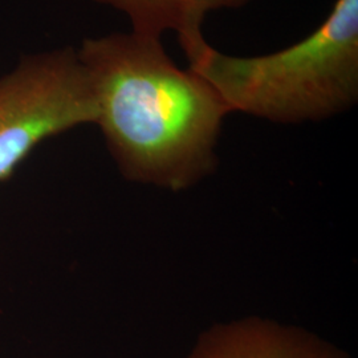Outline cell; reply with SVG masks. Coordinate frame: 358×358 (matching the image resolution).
Instances as JSON below:
<instances>
[{"label":"cell","instance_id":"cell-4","mask_svg":"<svg viewBox=\"0 0 358 358\" xmlns=\"http://www.w3.org/2000/svg\"><path fill=\"white\" fill-rule=\"evenodd\" d=\"M186 358H349L300 327L263 317L217 322L201 333Z\"/></svg>","mask_w":358,"mask_h":358},{"label":"cell","instance_id":"cell-1","mask_svg":"<svg viewBox=\"0 0 358 358\" xmlns=\"http://www.w3.org/2000/svg\"><path fill=\"white\" fill-rule=\"evenodd\" d=\"M97 97V125L120 173L182 192L211 174L230 109L215 90L169 57L161 38L115 32L77 48Z\"/></svg>","mask_w":358,"mask_h":358},{"label":"cell","instance_id":"cell-2","mask_svg":"<svg viewBox=\"0 0 358 358\" xmlns=\"http://www.w3.org/2000/svg\"><path fill=\"white\" fill-rule=\"evenodd\" d=\"M232 112L278 124L320 121L358 99V0H337L317 29L263 56H230L202 40L185 52Z\"/></svg>","mask_w":358,"mask_h":358},{"label":"cell","instance_id":"cell-3","mask_svg":"<svg viewBox=\"0 0 358 358\" xmlns=\"http://www.w3.org/2000/svg\"><path fill=\"white\" fill-rule=\"evenodd\" d=\"M99 105L77 48L23 55L0 76V182L41 142L96 124Z\"/></svg>","mask_w":358,"mask_h":358},{"label":"cell","instance_id":"cell-5","mask_svg":"<svg viewBox=\"0 0 358 358\" xmlns=\"http://www.w3.org/2000/svg\"><path fill=\"white\" fill-rule=\"evenodd\" d=\"M128 17L131 32L162 38L176 32L183 52L201 43L208 13L241 8L251 0H90Z\"/></svg>","mask_w":358,"mask_h":358}]
</instances>
